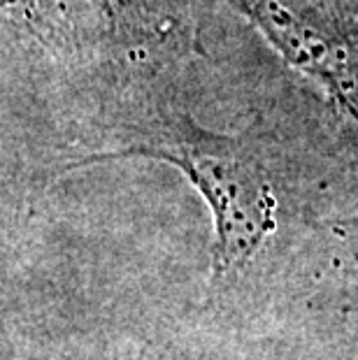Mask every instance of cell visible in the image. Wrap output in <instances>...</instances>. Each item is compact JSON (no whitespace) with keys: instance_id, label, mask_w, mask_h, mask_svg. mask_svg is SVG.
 <instances>
[{"instance_id":"cell-1","label":"cell","mask_w":358,"mask_h":360,"mask_svg":"<svg viewBox=\"0 0 358 360\" xmlns=\"http://www.w3.org/2000/svg\"><path fill=\"white\" fill-rule=\"evenodd\" d=\"M128 156L165 160L184 172L200 191L217 226V274L242 265L275 231V193L261 160L245 140L207 133L184 117L151 133L147 140L91 154L68 167H84Z\"/></svg>"},{"instance_id":"cell-2","label":"cell","mask_w":358,"mask_h":360,"mask_svg":"<svg viewBox=\"0 0 358 360\" xmlns=\"http://www.w3.org/2000/svg\"><path fill=\"white\" fill-rule=\"evenodd\" d=\"M293 68L358 119V49L312 0H228Z\"/></svg>"},{"instance_id":"cell-3","label":"cell","mask_w":358,"mask_h":360,"mask_svg":"<svg viewBox=\"0 0 358 360\" xmlns=\"http://www.w3.org/2000/svg\"><path fill=\"white\" fill-rule=\"evenodd\" d=\"M60 0H0V17L33 30H54Z\"/></svg>"},{"instance_id":"cell-4","label":"cell","mask_w":358,"mask_h":360,"mask_svg":"<svg viewBox=\"0 0 358 360\" xmlns=\"http://www.w3.org/2000/svg\"><path fill=\"white\" fill-rule=\"evenodd\" d=\"M103 5L112 17V21L117 19L121 24H128V19H131V14H133V7H135V0H103Z\"/></svg>"}]
</instances>
